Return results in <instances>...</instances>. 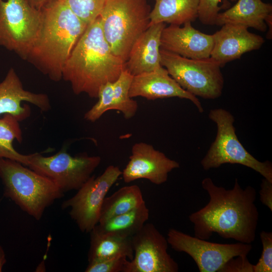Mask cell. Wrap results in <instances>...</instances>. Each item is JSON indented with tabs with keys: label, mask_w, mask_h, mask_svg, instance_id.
<instances>
[{
	"label": "cell",
	"mask_w": 272,
	"mask_h": 272,
	"mask_svg": "<svg viewBox=\"0 0 272 272\" xmlns=\"http://www.w3.org/2000/svg\"><path fill=\"white\" fill-rule=\"evenodd\" d=\"M201 186L210 199L189 216L194 237L208 240L216 233L223 238L239 242H254L259 219L255 189L250 185L242 188L236 179L233 187L226 189L217 186L210 177L202 180Z\"/></svg>",
	"instance_id": "1"
},
{
	"label": "cell",
	"mask_w": 272,
	"mask_h": 272,
	"mask_svg": "<svg viewBox=\"0 0 272 272\" xmlns=\"http://www.w3.org/2000/svg\"><path fill=\"white\" fill-rule=\"evenodd\" d=\"M125 62L112 51L103 34L99 17L89 24L66 60L62 79L73 92L98 98L107 82H113L125 69Z\"/></svg>",
	"instance_id": "2"
},
{
	"label": "cell",
	"mask_w": 272,
	"mask_h": 272,
	"mask_svg": "<svg viewBox=\"0 0 272 272\" xmlns=\"http://www.w3.org/2000/svg\"><path fill=\"white\" fill-rule=\"evenodd\" d=\"M39 35L27 58L51 80L62 79L63 66L87 25L60 0L41 9Z\"/></svg>",
	"instance_id": "3"
},
{
	"label": "cell",
	"mask_w": 272,
	"mask_h": 272,
	"mask_svg": "<svg viewBox=\"0 0 272 272\" xmlns=\"http://www.w3.org/2000/svg\"><path fill=\"white\" fill-rule=\"evenodd\" d=\"M4 195L37 220L63 192L48 178L17 161L0 158Z\"/></svg>",
	"instance_id": "4"
},
{
	"label": "cell",
	"mask_w": 272,
	"mask_h": 272,
	"mask_svg": "<svg viewBox=\"0 0 272 272\" xmlns=\"http://www.w3.org/2000/svg\"><path fill=\"white\" fill-rule=\"evenodd\" d=\"M151 11L146 0H106L99 16L103 34L113 53L124 62L149 27Z\"/></svg>",
	"instance_id": "5"
},
{
	"label": "cell",
	"mask_w": 272,
	"mask_h": 272,
	"mask_svg": "<svg viewBox=\"0 0 272 272\" xmlns=\"http://www.w3.org/2000/svg\"><path fill=\"white\" fill-rule=\"evenodd\" d=\"M209 118L217 126V134L200 164L205 170L217 168L224 164L246 166L272 182V165L268 161L261 162L250 154L240 142L234 126V116L223 108L211 109Z\"/></svg>",
	"instance_id": "6"
},
{
	"label": "cell",
	"mask_w": 272,
	"mask_h": 272,
	"mask_svg": "<svg viewBox=\"0 0 272 272\" xmlns=\"http://www.w3.org/2000/svg\"><path fill=\"white\" fill-rule=\"evenodd\" d=\"M160 53L161 65L182 89L203 99L221 96L224 80L216 60L211 57L189 58L161 49Z\"/></svg>",
	"instance_id": "7"
},
{
	"label": "cell",
	"mask_w": 272,
	"mask_h": 272,
	"mask_svg": "<svg viewBox=\"0 0 272 272\" xmlns=\"http://www.w3.org/2000/svg\"><path fill=\"white\" fill-rule=\"evenodd\" d=\"M42 22L41 10L26 0H0V46L27 60Z\"/></svg>",
	"instance_id": "8"
},
{
	"label": "cell",
	"mask_w": 272,
	"mask_h": 272,
	"mask_svg": "<svg viewBox=\"0 0 272 272\" xmlns=\"http://www.w3.org/2000/svg\"><path fill=\"white\" fill-rule=\"evenodd\" d=\"M101 161L99 156L83 154L73 156L64 148L50 156L38 153L29 154L27 166L51 180L64 193L80 188Z\"/></svg>",
	"instance_id": "9"
},
{
	"label": "cell",
	"mask_w": 272,
	"mask_h": 272,
	"mask_svg": "<svg viewBox=\"0 0 272 272\" xmlns=\"http://www.w3.org/2000/svg\"><path fill=\"white\" fill-rule=\"evenodd\" d=\"M121 174L118 167L109 165L99 176H91L75 195L62 203V209H70L71 218L82 232H90L98 224L104 199Z\"/></svg>",
	"instance_id": "10"
},
{
	"label": "cell",
	"mask_w": 272,
	"mask_h": 272,
	"mask_svg": "<svg viewBox=\"0 0 272 272\" xmlns=\"http://www.w3.org/2000/svg\"><path fill=\"white\" fill-rule=\"evenodd\" d=\"M167 240L175 251L188 254L200 272H219L230 259L247 256L252 248L251 244L239 242L232 244L211 242L173 228L168 230Z\"/></svg>",
	"instance_id": "11"
},
{
	"label": "cell",
	"mask_w": 272,
	"mask_h": 272,
	"mask_svg": "<svg viewBox=\"0 0 272 272\" xmlns=\"http://www.w3.org/2000/svg\"><path fill=\"white\" fill-rule=\"evenodd\" d=\"M133 257L126 272H177L178 263L167 252L168 243L152 223L131 237Z\"/></svg>",
	"instance_id": "12"
},
{
	"label": "cell",
	"mask_w": 272,
	"mask_h": 272,
	"mask_svg": "<svg viewBox=\"0 0 272 272\" xmlns=\"http://www.w3.org/2000/svg\"><path fill=\"white\" fill-rule=\"evenodd\" d=\"M179 163L145 142L136 143L131 148L129 160L122 171L123 180L129 183L146 179L156 185L166 182L169 173L179 168Z\"/></svg>",
	"instance_id": "13"
},
{
	"label": "cell",
	"mask_w": 272,
	"mask_h": 272,
	"mask_svg": "<svg viewBox=\"0 0 272 272\" xmlns=\"http://www.w3.org/2000/svg\"><path fill=\"white\" fill-rule=\"evenodd\" d=\"M25 102L34 105L43 112L51 108L46 94L25 90L15 70L11 68L0 82V115L10 114L19 122L26 119L30 116L31 109L28 104L23 103Z\"/></svg>",
	"instance_id": "14"
},
{
	"label": "cell",
	"mask_w": 272,
	"mask_h": 272,
	"mask_svg": "<svg viewBox=\"0 0 272 272\" xmlns=\"http://www.w3.org/2000/svg\"><path fill=\"white\" fill-rule=\"evenodd\" d=\"M213 43V34L203 33L187 22L182 27L165 26L161 35L160 49L189 58L201 59L210 57Z\"/></svg>",
	"instance_id": "15"
},
{
	"label": "cell",
	"mask_w": 272,
	"mask_h": 272,
	"mask_svg": "<svg viewBox=\"0 0 272 272\" xmlns=\"http://www.w3.org/2000/svg\"><path fill=\"white\" fill-rule=\"evenodd\" d=\"M130 98L142 97L148 100L178 97L191 101L199 112L203 109L197 98L182 89L162 66L153 71L132 77L129 90Z\"/></svg>",
	"instance_id": "16"
},
{
	"label": "cell",
	"mask_w": 272,
	"mask_h": 272,
	"mask_svg": "<svg viewBox=\"0 0 272 272\" xmlns=\"http://www.w3.org/2000/svg\"><path fill=\"white\" fill-rule=\"evenodd\" d=\"M213 34V46L210 57L221 67L226 63L239 59L245 53L259 49L264 40L248 28L238 25L224 24Z\"/></svg>",
	"instance_id": "17"
},
{
	"label": "cell",
	"mask_w": 272,
	"mask_h": 272,
	"mask_svg": "<svg viewBox=\"0 0 272 272\" xmlns=\"http://www.w3.org/2000/svg\"><path fill=\"white\" fill-rule=\"evenodd\" d=\"M132 77L124 70L115 81L102 86L98 93V100L85 113L84 119L95 122L110 110L121 112L126 119L132 118L138 109L137 102L129 96Z\"/></svg>",
	"instance_id": "18"
},
{
	"label": "cell",
	"mask_w": 272,
	"mask_h": 272,
	"mask_svg": "<svg viewBox=\"0 0 272 272\" xmlns=\"http://www.w3.org/2000/svg\"><path fill=\"white\" fill-rule=\"evenodd\" d=\"M166 24L149 26L133 44L124 68L132 76L148 73L162 66L160 63V38Z\"/></svg>",
	"instance_id": "19"
},
{
	"label": "cell",
	"mask_w": 272,
	"mask_h": 272,
	"mask_svg": "<svg viewBox=\"0 0 272 272\" xmlns=\"http://www.w3.org/2000/svg\"><path fill=\"white\" fill-rule=\"evenodd\" d=\"M237 1L233 7L219 13L216 25L232 24L266 31L265 21L271 14V5L261 0Z\"/></svg>",
	"instance_id": "20"
},
{
	"label": "cell",
	"mask_w": 272,
	"mask_h": 272,
	"mask_svg": "<svg viewBox=\"0 0 272 272\" xmlns=\"http://www.w3.org/2000/svg\"><path fill=\"white\" fill-rule=\"evenodd\" d=\"M154 1L149 26L159 23L181 26L197 18L199 0Z\"/></svg>",
	"instance_id": "21"
},
{
	"label": "cell",
	"mask_w": 272,
	"mask_h": 272,
	"mask_svg": "<svg viewBox=\"0 0 272 272\" xmlns=\"http://www.w3.org/2000/svg\"><path fill=\"white\" fill-rule=\"evenodd\" d=\"M90 233V245L88 254L89 262L125 256L133 257L131 238L107 235L93 228Z\"/></svg>",
	"instance_id": "22"
},
{
	"label": "cell",
	"mask_w": 272,
	"mask_h": 272,
	"mask_svg": "<svg viewBox=\"0 0 272 272\" xmlns=\"http://www.w3.org/2000/svg\"><path fill=\"white\" fill-rule=\"evenodd\" d=\"M149 218L146 203L126 213L98 223L94 228L107 235L131 238L143 227Z\"/></svg>",
	"instance_id": "23"
},
{
	"label": "cell",
	"mask_w": 272,
	"mask_h": 272,
	"mask_svg": "<svg viewBox=\"0 0 272 272\" xmlns=\"http://www.w3.org/2000/svg\"><path fill=\"white\" fill-rule=\"evenodd\" d=\"M145 203L139 186L131 185L122 187L104 198L98 223L137 209Z\"/></svg>",
	"instance_id": "24"
},
{
	"label": "cell",
	"mask_w": 272,
	"mask_h": 272,
	"mask_svg": "<svg viewBox=\"0 0 272 272\" xmlns=\"http://www.w3.org/2000/svg\"><path fill=\"white\" fill-rule=\"evenodd\" d=\"M15 140L20 143L23 141L19 121L10 114H4L0 118V158L14 160L27 166L28 155L20 154L15 149L13 145Z\"/></svg>",
	"instance_id": "25"
},
{
	"label": "cell",
	"mask_w": 272,
	"mask_h": 272,
	"mask_svg": "<svg viewBox=\"0 0 272 272\" xmlns=\"http://www.w3.org/2000/svg\"><path fill=\"white\" fill-rule=\"evenodd\" d=\"M87 25L100 15L106 0H60Z\"/></svg>",
	"instance_id": "26"
},
{
	"label": "cell",
	"mask_w": 272,
	"mask_h": 272,
	"mask_svg": "<svg viewBox=\"0 0 272 272\" xmlns=\"http://www.w3.org/2000/svg\"><path fill=\"white\" fill-rule=\"evenodd\" d=\"M262 251L258 262L253 264V272L272 271V233L262 231L260 233Z\"/></svg>",
	"instance_id": "27"
},
{
	"label": "cell",
	"mask_w": 272,
	"mask_h": 272,
	"mask_svg": "<svg viewBox=\"0 0 272 272\" xmlns=\"http://www.w3.org/2000/svg\"><path fill=\"white\" fill-rule=\"evenodd\" d=\"M129 261L125 256L89 262L86 272H126Z\"/></svg>",
	"instance_id": "28"
},
{
	"label": "cell",
	"mask_w": 272,
	"mask_h": 272,
	"mask_svg": "<svg viewBox=\"0 0 272 272\" xmlns=\"http://www.w3.org/2000/svg\"><path fill=\"white\" fill-rule=\"evenodd\" d=\"M225 0H199L197 18L200 22L208 25H216V19L222 7L219 4ZM235 2L237 0H228Z\"/></svg>",
	"instance_id": "29"
},
{
	"label": "cell",
	"mask_w": 272,
	"mask_h": 272,
	"mask_svg": "<svg viewBox=\"0 0 272 272\" xmlns=\"http://www.w3.org/2000/svg\"><path fill=\"white\" fill-rule=\"evenodd\" d=\"M219 272H253V264L247 256H238L227 261Z\"/></svg>",
	"instance_id": "30"
},
{
	"label": "cell",
	"mask_w": 272,
	"mask_h": 272,
	"mask_svg": "<svg viewBox=\"0 0 272 272\" xmlns=\"http://www.w3.org/2000/svg\"><path fill=\"white\" fill-rule=\"evenodd\" d=\"M259 193L260 201L272 211V182L263 178Z\"/></svg>",
	"instance_id": "31"
},
{
	"label": "cell",
	"mask_w": 272,
	"mask_h": 272,
	"mask_svg": "<svg viewBox=\"0 0 272 272\" xmlns=\"http://www.w3.org/2000/svg\"><path fill=\"white\" fill-rule=\"evenodd\" d=\"M31 6L34 8L41 10L45 5L50 3L52 0H26Z\"/></svg>",
	"instance_id": "32"
},
{
	"label": "cell",
	"mask_w": 272,
	"mask_h": 272,
	"mask_svg": "<svg viewBox=\"0 0 272 272\" xmlns=\"http://www.w3.org/2000/svg\"><path fill=\"white\" fill-rule=\"evenodd\" d=\"M7 261L5 252L0 245V272L2 271L3 267Z\"/></svg>",
	"instance_id": "33"
}]
</instances>
